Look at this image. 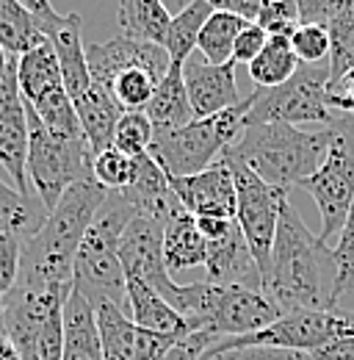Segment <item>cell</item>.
Wrapping results in <instances>:
<instances>
[{"label": "cell", "mask_w": 354, "mask_h": 360, "mask_svg": "<svg viewBox=\"0 0 354 360\" xmlns=\"http://www.w3.org/2000/svg\"><path fill=\"white\" fill-rule=\"evenodd\" d=\"M338 266L332 250L310 233L299 211L288 200L280 202V222L271 247L268 274L261 291L280 308V314L296 311H332L338 308Z\"/></svg>", "instance_id": "obj_1"}, {"label": "cell", "mask_w": 354, "mask_h": 360, "mask_svg": "<svg viewBox=\"0 0 354 360\" xmlns=\"http://www.w3.org/2000/svg\"><path fill=\"white\" fill-rule=\"evenodd\" d=\"M105 197L108 191L97 180L72 183L47 214L42 230L22 241L17 285L72 291L75 252Z\"/></svg>", "instance_id": "obj_2"}, {"label": "cell", "mask_w": 354, "mask_h": 360, "mask_svg": "<svg viewBox=\"0 0 354 360\" xmlns=\"http://www.w3.org/2000/svg\"><path fill=\"white\" fill-rule=\"evenodd\" d=\"M332 141L329 128L302 131L296 125L263 122L244 125V134L221 155H232L247 164L261 180L274 188L288 191L291 186H302L321 167Z\"/></svg>", "instance_id": "obj_3"}, {"label": "cell", "mask_w": 354, "mask_h": 360, "mask_svg": "<svg viewBox=\"0 0 354 360\" xmlns=\"http://www.w3.org/2000/svg\"><path fill=\"white\" fill-rule=\"evenodd\" d=\"M133 217L131 202L119 191H108L75 252L72 288L91 308L117 305L128 314V280L119 261V241Z\"/></svg>", "instance_id": "obj_4"}, {"label": "cell", "mask_w": 354, "mask_h": 360, "mask_svg": "<svg viewBox=\"0 0 354 360\" xmlns=\"http://www.w3.org/2000/svg\"><path fill=\"white\" fill-rule=\"evenodd\" d=\"M175 311L188 321L191 333H211L216 341L258 333L282 316L261 288L216 285L208 280L180 285Z\"/></svg>", "instance_id": "obj_5"}, {"label": "cell", "mask_w": 354, "mask_h": 360, "mask_svg": "<svg viewBox=\"0 0 354 360\" xmlns=\"http://www.w3.org/2000/svg\"><path fill=\"white\" fill-rule=\"evenodd\" d=\"M255 103V94H247L238 105L205 117L194 120L183 128L172 131H155L152 144H150V158L169 175V178H185L208 169L227 147L238 141L247 125V114Z\"/></svg>", "instance_id": "obj_6"}, {"label": "cell", "mask_w": 354, "mask_h": 360, "mask_svg": "<svg viewBox=\"0 0 354 360\" xmlns=\"http://www.w3.org/2000/svg\"><path fill=\"white\" fill-rule=\"evenodd\" d=\"M255 103L247 125L282 122V125H332L343 114L329 108V64H299L294 78L274 89H255Z\"/></svg>", "instance_id": "obj_7"}, {"label": "cell", "mask_w": 354, "mask_h": 360, "mask_svg": "<svg viewBox=\"0 0 354 360\" xmlns=\"http://www.w3.org/2000/svg\"><path fill=\"white\" fill-rule=\"evenodd\" d=\"M28 128H31V139H28L25 172H28V180L37 188V197L42 200L47 214H50L55 208V202L61 200V194L72 183L94 180L91 178L94 153H91L86 139H58V136H53L37 120V114L31 108H28Z\"/></svg>", "instance_id": "obj_8"}, {"label": "cell", "mask_w": 354, "mask_h": 360, "mask_svg": "<svg viewBox=\"0 0 354 360\" xmlns=\"http://www.w3.org/2000/svg\"><path fill=\"white\" fill-rule=\"evenodd\" d=\"M327 128L332 131L327 158L302 183V188L318 205V214H321L318 238L329 247V241L338 238L354 200V117L343 114L338 122Z\"/></svg>", "instance_id": "obj_9"}, {"label": "cell", "mask_w": 354, "mask_h": 360, "mask_svg": "<svg viewBox=\"0 0 354 360\" xmlns=\"http://www.w3.org/2000/svg\"><path fill=\"white\" fill-rule=\"evenodd\" d=\"M338 338H354V311L332 308V311L282 314L263 330L241 335V338L216 341L211 349L227 352V349H241V347H282V349H296V352H315Z\"/></svg>", "instance_id": "obj_10"}, {"label": "cell", "mask_w": 354, "mask_h": 360, "mask_svg": "<svg viewBox=\"0 0 354 360\" xmlns=\"http://www.w3.org/2000/svg\"><path fill=\"white\" fill-rule=\"evenodd\" d=\"M221 161L232 169L235 180V222L244 233V241L258 264L261 271V283L268 274L271 264V247H274V236H277V222H280V202L288 191L268 186L261 180L247 164H241L232 155H221Z\"/></svg>", "instance_id": "obj_11"}, {"label": "cell", "mask_w": 354, "mask_h": 360, "mask_svg": "<svg viewBox=\"0 0 354 360\" xmlns=\"http://www.w3.org/2000/svg\"><path fill=\"white\" fill-rule=\"evenodd\" d=\"M119 261H122L125 277H136L147 283L175 308L180 285L172 283V274L164 264V225L161 222L136 214L122 233Z\"/></svg>", "instance_id": "obj_12"}, {"label": "cell", "mask_w": 354, "mask_h": 360, "mask_svg": "<svg viewBox=\"0 0 354 360\" xmlns=\"http://www.w3.org/2000/svg\"><path fill=\"white\" fill-rule=\"evenodd\" d=\"M28 139L31 128H28V108L17 84V58L8 56V72L0 81V164L14 178V186L25 194L31 191L25 172Z\"/></svg>", "instance_id": "obj_13"}, {"label": "cell", "mask_w": 354, "mask_h": 360, "mask_svg": "<svg viewBox=\"0 0 354 360\" xmlns=\"http://www.w3.org/2000/svg\"><path fill=\"white\" fill-rule=\"evenodd\" d=\"M44 39L53 45L58 67H61V81L64 89L70 94V100H78L81 94H86L94 81L88 75L86 64V45H84V20L81 14H58L55 8H50L42 17H34Z\"/></svg>", "instance_id": "obj_14"}, {"label": "cell", "mask_w": 354, "mask_h": 360, "mask_svg": "<svg viewBox=\"0 0 354 360\" xmlns=\"http://www.w3.org/2000/svg\"><path fill=\"white\" fill-rule=\"evenodd\" d=\"M94 319L103 360H161L177 341L169 335H155L150 330L136 327L128 314L117 305L94 308Z\"/></svg>", "instance_id": "obj_15"}, {"label": "cell", "mask_w": 354, "mask_h": 360, "mask_svg": "<svg viewBox=\"0 0 354 360\" xmlns=\"http://www.w3.org/2000/svg\"><path fill=\"white\" fill-rule=\"evenodd\" d=\"M86 64L91 81L100 89L108 91L111 81L122 70L144 67V70L155 72L158 78H164L172 61H169V53L161 45L138 42V39H128V37H114V39H105V42L86 45Z\"/></svg>", "instance_id": "obj_16"}, {"label": "cell", "mask_w": 354, "mask_h": 360, "mask_svg": "<svg viewBox=\"0 0 354 360\" xmlns=\"http://www.w3.org/2000/svg\"><path fill=\"white\" fill-rule=\"evenodd\" d=\"M169 186L180 200L183 211L194 217L235 219V180L224 161H214L208 169L185 178H169Z\"/></svg>", "instance_id": "obj_17"}, {"label": "cell", "mask_w": 354, "mask_h": 360, "mask_svg": "<svg viewBox=\"0 0 354 360\" xmlns=\"http://www.w3.org/2000/svg\"><path fill=\"white\" fill-rule=\"evenodd\" d=\"M183 81L188 91V103L194 120H205L238 105L244 97L235 86V64H208L199 56H188L183 61Z\"/></svg>", "instance_id": "obj_18"}, {"label": "cell", "mask_w": 354, "mask_h": 360, "mask_svg": "<svg viewBox=\"0 0 354 360\" xmlns=\"http://www.w3.org/2000/svg\"><path fill=\"white\" fill-rule=\"evenodd\" d=\"M119 194L131 202L138 217L155 219L161 225H166L169 217L183 211L180 200L169 186V175L150 158V153L133 155V178Z\"/></svg>", "instance_id": "obj_19"}, {"label": "cell", "mask_w": 354, "mask_h": 360, "mask_svg": "<svg viewBox=\"0 0 354 360\" xmlns=\"http://www.w3.org/2000/svg\"><path fill=\"white\" fill-rule=\"evenodd\" d=\"M205 280L216 285H244V288H261V271L244 241V233L238 222L230 227L216 241H205Z\"/></svg>", "instance_id": "obj_20"}, {"label": "cell", "mask_w": 354, "mask_h": 360, "mask_svg": "<svg viewBox=\"0 0 354 360\" xmlns=\"http://www.w3.org/2000/svg\"><path fill=\"white\" fill-rule=\"evenodd\" d=\"M125 280H128V319L136 327L150 330L155 335H169V338H185L191 333L188 321L155 288H150L136 277H125Z\"/></svg>", "instance_id": "obj_21"}, {"label": "cell", "mask_w": 354, "mask_h": 360, "mask_svg": "<svg viewBox=\"0 0 354 360\" xmlns=\"http://www.w3.org/2000/svg\"><path fill=\"white\" fill-rule=\"evenodd\" d=\"M144 114L155 131H172V128H183L194 122V111H191L185 81H183V64L177 61L169 64L166 75L158 81V86L152 91Z\"/></svg>", "instance_id": "obj_22"}, {"label": "cell", "mask_w": 354, "mask_h": 360, "mask_svg": "<svg viewBox=\"0 0 354 360\" xmlns=\"http://www.w3.org/2000/svg\"><path fill=\"white\" fill-rule=\"evenodd\" d=\"M208 244L197 227V217L188 211H177L164 225V264L169 274L205 266Z\"/></svg>", "instance_id": "obj_23"}, {"label": "cell", "mask_w": 354, "mask_h": 360, "mask_svg": "<svg viewBox=\"0 0 354 360\" xmlns=\"http://www.w3.org/2000/svg\"><path fill=\"white\" fill-rule=\"evenodd\" d=\"M61 360H103L94 308L75 288L64 305V355Z\"/></svg>", "instance_id": "obj_24"}, {"label": "cell", "mask_w": 354, "mask_h": 360, "mask_svg": "<svg viewBox=\"0 0 354 360\" xmlns=\"http://www.w3.org/2000/svg\"><path fill=\"white\" fill-rule=\"evenodd\" d=\"M75 111H78V120H81V128H84V136H86L91 153H103L114 144V128L122 117L119 105L114 103V97L105 89H100L97 84L81 94L78 100H72Z\"/></svg>", "instance_id": "obj_25"}, {"label": "cell", "mask_w": 354, "mask_h": 360, "mask_svg": "<svg viewBox=\"0 0 354 360\" xmlns=\"http://www.w3.org/2000/svg\"><path fill=\"white\" fill-rule=\"evenodd\" d=\"M17 84L25 103H37L39 97L64 86L55 50L47 39L17 58Z\"/></svg>", "instance_id": "obj_26"}, {"label": "cell", "mask_w": 354, "mask_h": 360, "mask_svg": "<svg viewBox=\"0 0 354 360\" xmlns=\"http://www.w3.org/2000/svg\"><path fill=\"white\" fill-rule=\"evenodd\" d=\"M117 20L122 28V37L164 47L172 14L166 11L164 0H119Z\"/></svg>", "instance_id": "obj_27"}, {"label": "cell", "mask_w": 354, "mask_h": 360, "mask_svg": "<svg viewBox=\"0 0 354 360\" xmlns=\"http://www.w3.org/2000/svg\"><path fill=\"white\" fill-rule=\"evenodd\" d=\"M44 219H47V208L34 191L25 194L0 180V233L25 241L42 230Z\"/></svg>", "instance_id": "obj_28"}, {"label": "cell", "mask_w": 354, "mask_h": 360, "mask_svg": "<svg viewBox=\"0 0 354 360\" xmlns=\"http://www.w3.org/2000/svg\"><path fill=\"white\" fill-rule=\"evenodd\" d=\"M39 42H44V34L22 0H0V47L6 56L20 58Z\"/></svg>", "instance_id": "obj_29"}, {"label": "cell", "mask_w": 354, "mask_h": 360, "mask_svg": "<svg viewBox=\"0 0 354 360\" xmlns=\"http://www.w3.org/2000/svg\"><path fill=\"white\" fill-rule=\"evenodd\" d=\"M329 34V86L343 81L354 70V0H343L327 22Z\"/></svg>", "instance_id": "obj_30"}, {"label": "cell", "mask_w": 354, "mask_h": 360, "mask_svg": "<svg viewBox=\"0 0 354 360\" xmlns=\"http://www.w3.org/2000/svg\"><path fill=\"white\" fill-rule=\"evenodd\" d=\"M247 67H249V78L255 81V89H274V86H282L288 78H294V72L299 70V61L291 50V39L268 37L261 56Z\"/></svg>", "instance_id": "obj_31"}, {"label": "cell", "mask_w": 354, "mask_h": 360, "mask_svg": "<svg viewBox=\"0 0 354 360\" xmlns=\"http://www.w3.org/2000/svg\"><path fill=\"white\" fill-rule=\"evenodd\" d=\"M211 14H214V8L205 0H191L177 17H172L166 39H164V50L169 53V61L183 64L197 50L199 31H202V25L208 22Z\"/></svg>", "instance_id": "obj_32"}, {"label": "cell", "mask_w": 354, "mask_h": 360, "mask_svg": "<svg viewBox=\"0 0 354 360\" xmlns=\"http://www.w3.org/2000/svg\"><path fill=\"white\" fill-rule=\"evenodd\" d=\"M247 20L241 17H232V14H224V11H214L208 17V22L202 25L199 31V39H197V50L202 53V58L208 64H227L232 61V45L238 39V34L244 31Z\"/></svg>", "instance_id": "obj_33"}, {"label": "cell", "mask_w": 354, "mask_h": 360, "mask_svg": "<svg viewBox=\"0 0 354 360\" xmlns=\"http://www.w3.org/2000/svg\"><path fill=\"white\" fill-rule=\"evenodd\" d=\"M158 75L144 70V67H131V70H122L111 86H108V94L114 97V103L119 105L122 114H133V111H144L152 91L158 86Z\"/></svg>", "instance_id": "obj_34"}, {"label": "cell", "mask_w": 354, "mask_h": 360, "mask_svg": "<svg viewBox=\"0 0 354 360\" xmlns=\"http://www.w3.org/2000/svg\"><path fill=\"white\" fill-rule=\"evenodd\" d=\"M91 178L105 191H122L133 178V155L117 150V147L97 153L91 161Z\"/></svg>", "instance_id": "obj_35"}, {"label": "cell", "mask_w": 354, "mask_h": 360, "mask_svg": "<svg viewBox=\"0 0 354 360\" xmlns=\"http://www.w3.org/2000/svg\"><path fill=\"white\" fill-rule=\"evenodd\" d=\"M152 122L147 120L144 111H133V114H122L117 128H114V144L117 150L128 153V155H144L152 144Z\"/></svg>", "instance_id": "obj_36"}, {"label": "cell", "mask_w": 354, "mask_h": 360, "mask_svg": "<svg viewBox=\"0 0 354 360\" xmlns=\"http://www.w3.org/2000/svg\"><path fill=\"white\" fill-rule=\"evenodd\" d=\"M332 258H335V266H338L335 291H338V300H341L346 291H352V285H354V200H352V205H349L346 222H343L341 233H338Z\"/></svg>", "instance_id": "obj_37"}, {"label": "cell", "mask_w": 354, "mask_h": 360, "mask_svg": "<svg viewBox=\"0 0 354 360\" xmlns=\"http://www.w3.org/2000/svg\"><path fill=\"white\" fill-rule=\"evenodd\" d=\"M255 25H261L268 37L291 39L294 31L299 28V14H296L294 0H266Z\"/></svg>", "instance_id": "obj_38"}, {"label": "cell", "mask_w": 354, "mask_h": 360, "mask_svg": "<svg viewBox=\"0 0 354 360\" xmlns=\"http://www.w3.org/2000/svg\"><path fill=\"white\" fill-rule=\"evenodd\" d=\"M291 50L299 64H321L329 58V34L324 25H299L291 37Z\"/></svg>", "instance_id": "obj_39"}, {"label": "cell", "mask_w": 354, "mask_h": 360, "mask_svg": "<svg viewBox=\"0 0 354 360\" xmlns=\"http://www.w3.org/2000/svg\"><path fill=\"white\" fill-rule=\"evenodd\" d=\"M20 252H22V238L0 233V305L3 300L14 291L17 277H20Z\"/></svg>", "instance_id": "obj_40"}, {"label": "cell", "mask_w": 354, "mask_h": 360, "mask_svg": "<svg viewBox=\"0 0 354 360\" xmlns=\"http://www.w3.org/2000/svg\"><path fill=\"white\" fill-rule=\"evenodd\" d=\"M202 360H315V358L310 352L282 349V347H241V349H227V352L208 349Z\"/></svg>", "instance_id": "obj_41"}, {"label": "cell", "mask_w": 354, "mask_h": 360, "mask_svg": "<svg viewBox=\"0 0 354 360\" xmlns=\"http://www.w3.org/2000/svg\"><path fill=\"white\" fill-rule=\"evenodd\" d=\"M266 42H268V34L263 28L255 25V22H247L244 31L238 34L235 45H232V64H252L261 56Z\"/></svg>", "instance_id": "obj_42"}, {"label": "cell", "mask_w": 354, "mask_h": 360, "mask_svg": "<svg viewBox=\"0 0 354 360\" xmlns=\"http://www.w3.org/2000/svg\"><path fill=\"white\" fill-rule=\"evenodd\" d=\"M214 344H216V338L211 333H188L185 338H177L172 349L161 360H202Z\"/></svg>", "instance_id": "obj_43"}, {"label": "cell", "mask_w": 354, "mask_h": 360, "mask_svg": "<svg viewBox=\"0 0 354 360\" xmlns=\"http://www.w3.org/2000/svg\"><path fill=\"white\" fill-rule=\"evenodd\" d=\"M343 0H294L299 25H324L332 20V14L341 8Z\"/></svg>", "instance_id": "obj_44"}, {"label": "cell", "mask_w": 354, "mask_h": 360, "mask_svg": "<svg viewBox=\"0 0 354 360\" xmlns=\"http://www.w3.org/2000/svg\"><path fill=\"white\" fill-rule=\"evenodd\" d=\"M205 3H208L214 11H224V14L241 17V20H247V22H255L266 0H205Z\"/></svg>", "instance_id": "obj_45"}, {"label": "cell", "mask_w": 354, "mask_h": 360, "mask_svg": "<svg viewBox=\"0 0 354 360\" xmlns=\"http://www.w3.org/2000/svg\"><path fill=\"white\" fill-rule=\"evenodd\" d=\"M329 108L338 111V114L354 117V70L343 81H338L335 86H329Z\"/></svg>", "instance_id": "obj_46"}, {"label": "cell", "mask_w": 354, "mask_h": 360, "mask_svg": "<svg viewBox=\"0 0 354 360\" xmlns=\"http://www.w3.org/2000/svg\"><path fill=\"white\" fill-rule=\"evenodd\" d=\"M310 355L315 360H354V338H338Z\"/></svg>", "instance_id": "obj_47"}, {"label": "cell", "mask_w": 354, "mask_h": 360, "mask_svg": "<svg viewBox=\"0 0 354 360\" xmlns=\"http://www.w3.org/2000/svg\"><path fill=\"white\" fill-rule=\"evenodd\" d=\"M0 360H22L20 349L8 338H0Z\"/></svg>", "instance_id": "obj_48"}, {"label": "cell", "mask_w": 354, "mask_h": 360, "mask_svg": "<svg viewBox=\"0 0 354 360\" xmlns=\"http://www.w3.org/2000/svg\"><path fill=\"white\" fill-rule=\"evenodd\" d=\"M22 6L34 14V17H42V14H47L53 6H50V0H22Z\"/></svg>", "instance_id": "obj_49"}, {"label": "cell", "mask_w": 354, "mask_h": 360, "mask_svg": "<svg viewBox=\"0 0 354 360\" xmlns=\"http://www.w3.org/2000/svg\"><path fill=\"white\" fill-rule=\"evenodd\" d=\"M6 72H8V56H6V50L0 47V81L6 78Z\"/></svg>", "instance_id": "obj_50"}, {"label": "cell", "mask_w": 354, "mask_h": 360, "mask_svg": "<svg viewBox=\"0 0 354 360\" xmlns=\"http://www.w3.org/2000/svg\"><path fill=\"white\" fill-rule=\"evenodd\" d=\"M0 338H6V327H3V308H0Z\"/></svg>", "instance_id": "obj_51"}]
</instances>
